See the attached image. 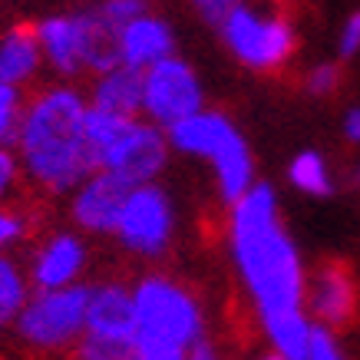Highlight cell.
<instances>
[{"instance_id":"6da1fadb","label":"cell","mask_w":360,"mask_h":360,"mask_svg":"<svg viewBox=\"0 0 360 360\" xmlns=\"http://www.w3.org/2000/svg\"><path fill=\"white\" fill-rule=\"evenodd\" d=\"M231 255L264 330L304 317V271L295 241L278 221L271 186H251L231 208Z\"/></svg>"},{"instance_id":"7a4b0ae2","label":"cell","mask_w":360,"mask_h":360,"mask_svg":"<svg viewBox=\"0 0 360 360\" xmlns=\"http://www.w3.org/2000/svg\"><path fill=\"white\" fill-rule=\"evenodd\" d=\"M86 110L89 99L66 83L44 86L23 106L17 132L20 165L50 195L77 192L89 175L99 172L86 142Z\"/></svg>"},{"instance_id":"3957f363","label":"cell","mask_w":360,"mask_h":360,"mask_svg":"<svg viewBox=\"0 0 360 360\" xmlns=\"http://www.w3.org/2000/svg\"><path fill=\"white\" fill-rule=\"evenodd\" d=\"M132 304L142 360H188L192 347L205 340V317L186 284L165 274H146L132 284Z\"/></svg>"},{"instance_id":"277c9868","label":"cell","mask_w":360,"mask_h":360,"mask_svg":"<svg viewBox=\"0 0 360 360\" xmlns=\"http://www.w3.org/2000/svg\"><path fill=\"white\" fill-rule=\"evenodd\" d=\"M165 136H169L172 149H179V153H186V155H202V159H208V162L215 165V172H219V192L225 202L235 205V202H241V198L248 195L251 172H255L251 153H248V146H245V139H241V132L221 112L202 110L192 120L172 126Z\"/></svg>"},{"instance_id":"5b68a950","label":"cell","mask_w":360,"mask_h":360,"mask_svg":"<svg viewBox=\"0 0 360 360\" xmlns=\"http://www.w3.org/2000/svg\"><path fill=\"white\" fill-rule=\"evenodd\" d=\"M89 284H73L63 291H33L17 317V338L33 350H73L86 334Z\"/></svg>"},{"instance_id":"8992f818","label":"cell","mask_w":360,"mask_h":360,"mask_svg":"<svg viewBox=\"0 0 360 360\" xmlns=\"http://www.w3.org/2000/svg\"><path fill=\"white\" fill-rule=\"evenodd\" d=\"M221 37L241 63L255 70L281 66L295 50V30L281 13H264L248 4H235L221 17Z\"/></svg>"},{"instance_id":"52a82bcc","label":"cell","mask_w":360,"mask_h":360,"mask_svg":"<svg viewBox=\"0 0 360 360\" xmlns=\"http://www.w3.org/2000/svg\"><path fill=\"white\" fill-rule=\"evenodd\" d=\"M142 112L149 116L153 126L165 132L202 112V83H198L195 70L179 56H169L153 70H146L142 73Z\"/></svg>"},{"instance_id":"ba28073f","label":"cell","mask_w":360,"mask_h":360,"mask_svg":"<svg viewBox=\"0 0 360 360\" xmlns=\"http://www.w3.org/2000/svg\"><path fill=\"white\" fill-rule=\"evenodd\" d=\"M175 231V212L172 202L159 186H139L132 188L126 205H122L116 238L126 251L142 255V258H159L165 255Z\"/></svg>"},{"instance_id":"9c48e42d","label":"cell","mask_w":360,"mask_h":360,"mask_svg":"<svg viewBox=\"0 0 360 360\" xmlns=\"http://www.w3.org/2000/svg\"><path fill=\"white\" fill-rule=\"evenodd\" d=\"M165 159H169V136L153 122L132 120L129 129L122 132V139L106 155L103 169L120 175L126 186L139 188L153 186V179L165 169Z\"/></svg>"},{"instance_id":"30bf717a","label":"cell","mask_w":360,"mask_h":360,"mask_svg":"<svg viewBox=\"0 0 360 360\" xmlns=\"http://www.w3.org/2000/svg\"><path fill=\"white\" fill-rule=\"evenodd\" d=\"M129 192L132 186H126L120 175L99 169L73 192L70 219L89 235H116V225H120L122 205H126Z\"/></svg>"},{"instance_id":"8fae6325","label":"cell","mask_w":360,"mask_h":360,"mask_svg":"<svg viewBox=\"0 0 360 360\" xmlns=\"http://www.w3.org/2000/svg\"><path fill=\"white\" fill-rule=\"evenodd\" d=\"M86 241L73 231H53L50 238L33 251L30 262V288L33 291H63L79 284L86 268Z\"/></svg>"},{"instance_id":"7c38bea8","label":"cell","mask_w":360,"mask_h":360,"mask_svg":"<svg viewBox=\"0 0 360 360\" xmlns=\"http://www.w3.org/2000/svg\"><path fill=\"white\" fill-rule=\"evenodd\" d=\"M86 334L89 338L136 340V304H132L129 284L122 281L89 284Z\"/></svg>"},{"instance_id":"4fadbf2b","label":"cell","mask_w":360,"mask_h":360,"mask_svg":"<svg viewBox=\"0 0 360 360\" xmlns=\"http://www.w3.org/2000/svg\"><path fill=\"white\" fill-rule=\"evenodd\" d=\"M44 60L63 79L86 70V11L83 13H56L37 27Z\"/></svg>"},{"instance_id":"5bb4252c","label":"cell","mask_w":360,"mask_h":360,"mask_svg":"<svg viewBox=\"0 0 360 360\" xmlns=\"http://www.w3.org/2000/svg\"><path fill=\"white\" fill-rule=\"evenodd\" d=\"M172 30H169V23L153 17V13H146L139 20H132L129 27H122L120 30V56H122V66H129V70H153L155 63H162L172 56Z\"/></svg>"},{"instance_id":"9a60e30c","label":"cell","mask_w":360,"mask_h":360,"mask_svg":"<svg viewBox=\"0 0 360 360\" xmlns=\"http://www.w3.org/2000/svg\"><path fill=\"white\" fill-rule=\"evenodd\" d=\"M89 110H99L116 120H139L142 112V73L129 66H116L96 77L89 93Z\"/></svg>"},{"instance_id":"2e32d148","label":"cell","mask_w":360,"mask_h":360,"mask_svg":"<svg viewBox=\"0 0 360 360\" xmlns=\"http://www.w3.org/2000/svg\"><path fill=\"white\" fill-rule=\"evenodd\" d=\"M307 304H311V311H314L321 324H330V328L347 324L350 314H354V304H357V291H354L350 274L338 264L321 268L311 291H307Z\"/></svg>"},{"instance_id":"e0dca14e","label":"cell","mask_w":360,"mask_h":360,"mask_svg":"<svg viewBox=\"0 0 360 360\" xmlns=\"http://www.w3.org/2000/svg\"><path fill=\"white\" fill-rule=\"evenodd\" d=\"M40 63H44V50H40L37 27H13L0 37V83L4 86L20 89L37 77Z\"/></svg>"},{"instance_id":"ac0fdd59","label":"cell","mask_w":360,"mask_h":360,"mask_svg":"<svg viewBox=\"0 0 360 360\" xmlns=\"http://www.w3.org/2000/svg\"><path fill=\"white\" fill-rule=\"evenodd\" d=\"M122 66L120 56V30L99 17V11H86V70L96 77Z\"/></svg>"},{"instance_id":"d6986e66","label":"cell","mask_w":360,"mask_h":360,"mask_svg":"<svg viewBox=\"0 0 360 360\" xmlns=\"http://www.w3.org/2000/svg\"><path fill=\"white\" fill-rule=\"evenodd\" d=\"M30 295V274H23V268L13 258L0 255V330L17 324V317L27 307Z\"/></svg>"},{"instance_id":"ffe728a7","label":"cell","mask_w":360,"mask_h":360,"mask_svg":"<svg viewBox=\"0 0 360 360\" xmlns=\"http://www.w3.org/2000/svg\"><path fill=\"white\" fill-rule=\"evenodd\" d=\"M132 120H116V116H106L99 110H86V142L93 155H96L99 169L106 162V155L112 153V146L122 139V132L129 129Z\"/></svg>"},{"instance_id":"44dd1931","label":"cell","mask_w":360,"mask_h":360,"mask_svg":"<svg viewBox=\"0 0 360 360\" xmlns=\"http://www.w3.org/2000/svg\"><path fill=\"white\" fill-rule=\"evenodd\" d=\"M73 360H142L136 340H112V338H89L83 334L77 347H73Z\"/></svg>"},{"instance_id":"7402d4cb","label":"cell","mask_w":360,"mask_h":360,"mask_svg":"<svg viewBox=\"0 0 360 360\" xmlns=\"http://www.w3.org/2000/svg\"><path fill=\"white\" fill-rule=\"evenodd\" d=\"M291 182H295L301 192H311V195H328L330 192V179L328 169L321 162L317 153H301L291 162Z\"/></svg>"},{"instance_id":"603a6c76","label":"cell","mask_w":360,"mask_h":360,"mask_svg":"<svg viewBox=\"0 0 360 360\" xmlns=\"http://www.w3.org/2000/svg\"><path fill=\"white\" fill-rule=\"evenodd\" d=\"M23 106H27V103L20 99V89L4 86V83H0V146H7V149L17 142L20 120H23Z\"/></svg>"},{"instance_id":"cb8c5ba5","label":"cell","mask_w":360,"mask_h":360,"mask_svg":"<svg viewBox=\"0 0 360 360\" xmlns=\"http://www.w3.org/2000/svg\"><path fill=\"white\" fill-rule=\"evenodd\" d=\"M99 17L110 23V27H116V30H122V27H129L132 20H139V17H146V0H103L96 7Z\"/></svg>"},{"instance_id":"d4e9b609","label":"cell","mask_w":360,"mask_h":360,"mask_svg":"<svg viewBox=\"0 0 360 360\" xmlns=\"http://www.w3.org/2000/svg\"><path fill=\"white\" fill-rule=\"evenodd\" d=\"M23 235H27V219L17 208L0 205V255H7L13 245H20Z\"/></svg>"},{"instance_id":"484cf974","label":"cell","mask_w":360,"mask_h":360,"mask_svg":"<svg viewBox=\"0 0 360 360\" xmlns=\"http://www.w3.org/2000/svg\"><path fill=\"white\" fill-rule=\"evenodd\" d=\"M17 182H20V159L13 155V149L0 146V205L13 195Z\"/></svg>"},{"instance_id":"4316f807","label":"cell","mask_w":360,"mask_h":360,"mask_svg":"<svg viewBox=\"0 0 360 360\" xmlns=\"http://www.w3.org/2000/svg\"><path fill=\"white\" fill-rule=\"evenodd\" d=\"M307 360H344L328 328H314V334H311V350H307Z\"/></svg>"},{"instance_id":"83f0119b","label":"cell","mask_w":360,"mask_h":360,"mask_svg":"<svg viewBox=\"0 0 360 360\" xmlns=\"http://www.w3.org/2000/svg\"><path fill=\"white\" fill-rule=\"evenodd\" d=\"M334 86H338V70H334V66H317L314 73L307 77V89H311V93H317V96L330 93Z\"/></svg>"},{"instance_id":"f1b7e54d","label":"cell","mask_w":360,"mask_h":360,"mask_svg":"<svg viewBox=\"0 0 360 360\" xmlns=\"http://www.w3.org/2000/svg\"><path fill=\"white\" fill-rule=\"evenodd\" d=\"M360 50V13H354L347 20V27H344V33H340V53L350 56Z\"/></svg>"},{"instance_id":"f546056e","label":"cell","mask_w":360,"mask_h":360,"mask_svg":"<svg viewBox=\"0 0 360 360\" xmlns=\"http://www.w3.org/2000/svg\"><path fill=\"white\" fill-rule=\"evenodd\" d=\"M192 4L205 13L208 20H219V23H221V17H225V11H229V7H221L219 0H192Z\"/></svg>"},{"instance_id":"4dcf8cb0","label":"cell","mask_w":360,"mask_h":360,"mask_svg":"<svg viewBox=\"0 0 360 360\" xmlns=\"http://www.w3.org/2000/svg\"><path fill=\"white\" fill-rule=\"evenodd\" d=\"M188 360H219V350L212 347L208 340H202L198 347H192V354H188Z\"/></svg>"},{"instance_id":"1f68e13d","label":"cell","mask_w":360,"mask_h":360,"mask_svg":"<svg viewBox=\"0 0 360 360\" xmlns=\"http://www.w3.org/2000/svg\"><path fill=\"white\" fill-rule=\"evenodd\" d=\"M347 139L350 142H360V110L347 112Z\"/></svg>"},{"instance_id":"d6a6232c","label":"cell","mask_w":360,"mask_h":360,"mask_svg":"<svg viewBox=\"0 0 360 360\" xmlns=\"http://www.w3.org/2000/svg\"><path fill=\"white\" fill-rule=\"evenodd\" d=\"M262 360H284V357H281V354H264Z\"/></svg>"},{"instance_id":"836d02e7","label":"cell","mask_w":360,"mask_h":360,"mask_svg":"<svg viewBox=\"0 0 360 360\" xmlns=\"http://www.w3.org/2000/svg\"><path fill=\"white\" fill-rule=\"evenodd\" d=\"M221 7H235V0H219Z\"/></svg>"}]
</instances>
